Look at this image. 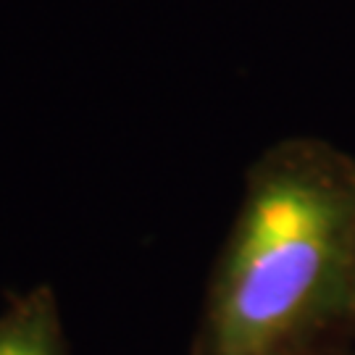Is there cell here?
Returning a JSON list of instances; mask_svg holds the SVG:
<instances>
[{
	"label": "cell",
	"instance_id": "1",
	"mask_svg": "<svg viewBox=\"0 0 355 355\" xmlns=\"http://www.w3.org/2000/svg\"><path fill=\"white\" fill-rule=\"evenodd\" d=\"M355 282V174L316 142L253 168L192 355H318Z\"/></svg>",
	"mask_w": 355,
	"mask_h": 355
},
{
	"label": "cell",
	"instance_id": "2",
	"mask_svg": "<svg viewBox=\"0 0 355 355\" xmlns=\"http://www.w3.org/2000/svg\"><path fill=\"white\" fill-rule=\"evenodd\" d=\"M0 355H69L53 287L35 284L0 311Z\"/></svg>",
	"mask_w": 355,
	"mask_h": 355
}]
</instances>
